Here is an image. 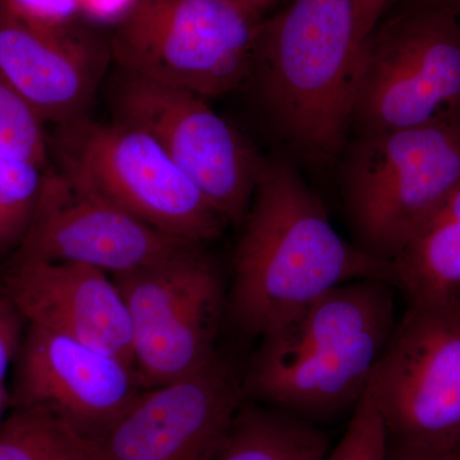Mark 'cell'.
<instances>
[{"label": "cell", "instance_id": "e0dca14e", "mask_svg": "<svg viewBox=\"0 0 460 460\" xmlns=\"http://www.w3.org/2000/svg\"><path fill=\"white\" fill-rule=\"evenodd\" d=\"M329 438L295 411L244 405L205 460H325Z\"/></svg>", "mask_w": 460, "mask_h": 460}, {"label": "cell", "instance_id": "5b68a950", "mask_svg": "<svg viewBox=\"0 0 460 460\" xmlns=\"http://www.w3.org/2000/svg\"><path fill=\"white\" fill-rule=\"evenodd\" d=\"M262 16L235 0H141L111 40L120 71L217 98L247 84Z\"/></svg>", "mask_w": 460, "mask_h": 460}, {"label": "cell", "instance_id": "cb8c5ba5", "mask_svg": "<svg viewBox=\"0 0 460 460\" xmlns=\"http://www.w3.org/2000/svg\"><path fill=\"white\" fill-rule=\"evenodd\" d=\"M141 0H78L81 17L102 26L117 27L140 4Z\"/></svg>", "mask_w": 460, "mask_h": 460}, {"label": "cell", "instance_id": "9a60e30c", "mask_svg": "<svg viewBox=\"0 0 460 460\" xmlns=\"http://www.w3.org/2000/svg\"><path fill=\"white\" fill-rule=\"evenodd\" d=\"M111 59V41L78 26L33 29L0 0V75L42 122L59 127L86 117Z\"/></svg>", "mask_w": 460, "mask_h": 460}, {"label": "cell", "instance_id": "83f0119b", "mask_svg": "<svg viewBox=\"0 0 460 460\" xmlns=\"http://www.w3.org/2000/svg\"><path fill=\"white\" fill-rule=\"evenodd\" d=\"M11 404V399H9V392L4 384L0 385V422L3 420V414L7 410L8 405Z\"/></svg>", "mask_w": 460, "mask_h": 460}, {"label": "cell", "instance_id": "2e32d148", "mask_svg": "<svg viewBox=\"0 0 460 460\" xmlns=\"http://www.w3.org/2000/svg\"><path fill=\"white\" fill-rule=\"evenodd\" d=\"M408 305L460 319V189L393 260Z\"/></svg>", "mask_w": 460, "mask_h": 460}, {"label": "cell", "instance_id": "8fae6325", "mask_svg": "<svg viewBox=\"0 0 460 460\" xmlns=\"http://www.w3.org/2000/svg\"><path fill=\"white\" fill-rule=\"evenodd\" d=\"M190 246L193 243L136 219L62 169H48L17 257L83 263L118 275L168 259Z\"/></svg>", "mask_w": 460, "mask_h": 460}, {"label": "cell", "instance_id": "7c38bea8", "mask_svg": "<svg viewBox=\"0 0 460 460\" xmlns=\"http://www.w3.org/2000/svg\"><path fill=\"white\" fill-rule=\"evenodd\" d=\"M243 375L217 353L175 383L145 390L95 443L100 460H205L243 402Z\"/></svg>", "mask_w": 460, "mask_h": 460}, {"label": "cell", "instance_id": "ba28073f", "mask_svg": "<svg viewBox=\"0 0 460 460\" xmlns=\"http://www.w3.org/2000/svg\"><path fill=\"white\" fill-rule=\"evenodd\" d=\"M132 326V356L145 390L201 371L217 357L228 289L204 247L111 275Z\"/></svg>", "mask_w": 460, "mask_h": 460}, {"label": "cell", "instance_id": "f1b7e54d", "mask_svg": "<svg viewBox=\"0 0 460 460\" xmlns=\"http://www.w3.org/2000/svg\"><path fill=\"white\" fill-rule=\"evenodd\" d=\"M7 296H5L4 289H3L2 283H0V305L4 304L7 301Z\"/></svg>", "mask_w": 460, "mask_h": 460}, {"label": "cell", "instance_id": "ffe728a7", "mask_svg": "<svg viewBox=\"0 0 460 460\" xmlns=\"http://www.w3.org/2000/svg\"><path fill=\"white\" fill-rule=\"evenodd\" d=\"M45 123L26 100L0 75V150L48 169Z\"/></svg>", "mask_w": 460, "mask_h": 460}, {"label": "cell", "instance_id": "5bb4252c", "mask_svg": "<svg viewBox=\"0 0 460 460\" xmlns=\"http://www.w3.org/2000/svg\"><path fill=\"white\" fill-rule=\"evenodd\" d=\"M22 319L133 366L132 326L108 272L74 262L14 259L2 281Z\"/></svg>", "mask_w": 460, "mask_h": 460}, {"label": "cell", "instance_id": "44dd1931", "mask_svg": "<svg viewBox=\"0 0 460 460\" xmlns=\"http://www.w3.org/2000/svg\"><path fill=\"white\" fill-rule=\"evenodd\" d=\"M389 436L370 389L354 407L341 443L325 460H387Z\"/></svg>", "mask_w": 460, "mask_h": 460}, {"label": "cell", "instance_id": "9c48e42d", "mask_svg": "<svg viewBox=\"0 0 460 460\" xmlns=\"http://www.w3.org/2000/svg\"><path fill=\"white\" fill-rule=\"evenodd\" d=\"M113 104L117 120L150 135L229 223L243 222L263 159L205 98L122 71Z\"/></svg>", "mask_w": 460, "mask_h": 460}, {"label": "cell", "instance_id": "484cf974", "mask_svg": "<svg viewBox=\"0 0 460 460\" xmlns=\"http://www.w3.org/2000/svg\"><path fill=\"white\" fill-rule=\"evenodd\" d=\"M408 5L443 9V11L449 12L454 16L460 18V0H411L410 4L404 5V7H408Z\"/></svg>", "mask_w": 460, "mask_h": 460}, {"label": "cell", "instance_id": "8992f818", "mask_svg": "<svg viewBox=\"0 0 460 460\" xmlns=\"http://www.w3.org/2000/svg\"><path fill=\"white\" fill-rule=\"evenodd\" d=\"M54 148L62 171L166 235L204 246L229 224L140 128L84 117L58 127Z\"/></svg>", "mask_w": 460, "mask_h": 460}, {"label": "cell", "instance_id": "7402d4cb", "mask_svg": "<svg viewBox=\"0 0 460 460\" xmlns=\"http://www.w3.org/2000/svg\"><path fill=\"white\" fill-rule=\"evenodd\" d=\"M14 16L36 30L66 32L81 17L78 0H5Z\"/></svg>", "mask_w": 460, "mask_h": 460}, {"label": "cell", "instance_id": "277c9868", "mask_svg": "<svg viewBox=\"0 0 460 460\" xmlns=\"http://www.w3.org/2000/svg\"><path fill=\"white\" fill-rule=\"evenodd\" d=\"M341 181L358 246L393 261L460 189V118L358 135Z\"/></svg>", "mask_w": 460, "mask_h": 460}, {"label": "cell", "instance_id": "3957f363", "mask_svg": "<svg viewBox=\"0 0 460 460\" xmlns=\"http://www.w3.org/2000/svg\"><path fill=\"white\" fill-rule=\"evenodd\" d=\"M390 281L334 288L266 332L243 375L244 396L305 414L356 407L396 326Z\"/></svg>", "mask_w": 460, "mask_h": 460}, {"label": "cell", "instance_id": "7a4b0ae2", "mask_svg": "<svg viewBox=\"0 0 460 460\" xmlns=\"http://www.w3.org/2000/svg\"><path fill=\"white\" fill-rule=\"evenodd\" d=\"M241 226L226 313L244 334L262 337L349 281L395 286L393 262L345 241L320 196L284 160L263 159Z\"/></svg>", "mask_w": 460, "mask_h": 460}, {"label": "cell", "instance_id": "d4e9b609", "mask_svg": "<svg viewBox=\"0 0 460 460\" xmlns=\"http://www.w3.org/2000/svg\"><path fill=\"white\" fill-rule=\"evenodd\" d=\"M387 460H460V444L447 447H414L389 443Z\"/></svg>", "mask_w": 460, "mask_h": 460}, {"label": "cell", "instance_id": "6da1fadb", "mask_svg": "<svg viewBox=\"0 0 460 460\" xmlns=\"http://www.w3.org/2000/svg\"><path fill=\"white\" fill-rule=\"evenodd\" d=\"M394 0H290L262 21L247 84L299 156L328 165L347 148L363 51Z\"/></svg>", "mask_w": 460, "mask_h": 460}, {"label": "cell", "instance_id": "4316f807", "mask_svg": "<svg viewBox=\"0 0 460 460\" xmlns=\"http://www.w3.org/2000/svg\"><path fill=\"white\" fill-rule=\"evenodd\" d=\"M235 2L241 3L244 7L252 9L253 12L262 16L268 9L277 4L278 0H235Z\"/></svg>", "mask_w": 460, "mask_h": 460}, {"label": "cell", "instance_id": "d6986e66", "mask_svg": "<svg viewBox=\"0 0 460 460\" xmlns=\"http://www.w3.org/2000/svg\"><path fill=\"white\" fill-rule=\"evenodd\" d=\"M44 171L0 150V253L20 247L31 224Z\"/></svg>", "mask_w": 460, "mask_h": 460}, {"label": "cell", "instance_id": "ac0fdd59", "mask_svg": "<svg viewBox=\"0 0 460 460\" xmlns=\"http://www.w3.org/2000/svg\"><path fill=\"white\" fill-rule=\"evenodd\" d=\"M0 460H100L95 440L53 411L12 405L0 422Z\"/></svg>", "mask_w": 460, "mask_h": 460}, {"label": "cell", "instance_id": "603a6c76", "mask_svg": "<svg viewBox=\"0 0 460 460\" xmlns=\"http://www.w3.org/2000/svg\"><path fill=\"white\" fill-rule=\"evenodd\" d=\"M22 337V317L7 299L0 305V385L16 361Z\"/></svg>", "mask_w": 460, "mask_h": 460}, {"label": "cell", "instance_id": "4fadbf2b", "mask_svg": "<svg viewBox=\"0 0 460 460\" xmlns=\"http://www.w3.org/2000/svg\"><path fill=\"white\" fill-rule=\"evenodd\" d=\"M14 362L11 405L53 411L93 440L145 392L132 366L32 323Z\"/></svg>", "mask_w": 460, "mask_h": 460}, {"label": "cell", "instance_id": "30bf717a", "mask_svg": "<svg viewBox=\"0 0 460 460\" xmlns=\"http://www.w3.org/2000/svg\"><path fill=\"white\" fill-rule=\"evenodd\" d=\"M368 389L390 444H460V319L408 305Z\"/></svg>", "mask_w": 460, "mask_h": 460}, {"label": "cell", "instance_id": "52a82bcc", "mask_svg": "<svg viewBox=\"0 0 460 460\" xmlns=\"http://www.w3.org/2000/svg\"><path fill=\"white\" fill-rule=\"evenodd\" d=\"M460 118V18L408 5L380 23L363 51L354 102L358 135Z\"/></svg>", "mask_w": 460, "mask_h": 460}, {"label": "cell", "instance_id": "f546056e", "mask_svg": "<svg viewBox=\"0 0 460 460\" xmlns=\"http://www.w3.org/2000/svg\"><path fill=\"white\" fill-rule=\"evenodd\" d=\"M411 2V0H394V3L401 5V7H404V5L410 4Z\"/></svg>", "mask_w": 460, "mask_h": 460}]
</instances>
